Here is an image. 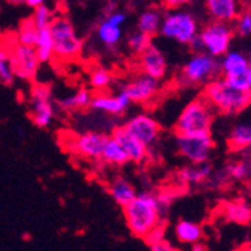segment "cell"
<instances>
[{
  "mask_svg": "<svg viewBox=\"0 0 251 251\" xmlns=\"http://www.w3.org/2000/svg\"><path fill=\"white\" fill-rule=\"evenodd\" d=\"M125 223L132 236L146 241L158 227H164V209L156 196L151 193L135 194L131 201L122 206Z\"/></svg>",
  "mask_w": 251,
  "mask_h": 251,
  "instance_id": "1",
  "label": "cell"
},
{
  "mask_svg": "<svg viewBox=\"0 0 251 251\" xmlns=\"http://www.w3.org/2000/svg\"><path fill=\"white\" fill-rule=\"evenodd\" d=\"M151 44H152V36H149L140 30H137L135 33L129 35V38H128V49L132 54H137V56H139L142 51H145Z\"/></svg>",
  "mask_w": 251,
  "mask_h": 251,
  "instance_id": "33",
  "label": "cell"
},
{
  "mask_svg": "<svg viewBox=\"0 0 251 251\" xmlns=\"http://www.w3.org/2000/svg\"><path fill=\"white\" fill-rule=\"evenodd\" d=\"M35 51L41 63H49L54 60L53 54V36L50 27H42L38 32V41L35 45Z\"/></svg>",
  "mask_w": 251,
  "mask_h": 251,
  "instance_id": "28",
  "label": "cell"
},
{
  "mask_svg": "<svg viewBox=\"0 0 251 251\" xmlns=\"http://www.w3.org/2000/svg\"><path fill=\"white\" fill-rule=\"evenodd\" d=\"M161 80L149 77L146 74H140L139 77L129 80L122 90L129 98L131 104L134 102L146 105L158 97V94L161 92Z\"/></svg>",
  "mask_w": 251,
  "mask_h": 251,
  "instance_id": "12",
  "label": "cell"
},
{
  "mask_svg": "<svg viewBox=\"0 0 251 251\" xmlns=\"http://www.w3.org/2000/svg\"><path fill=\"white\" fill-rule=\"evenodd\" d=\"M108 193L111 196V199L115 200L116 204L119 206H125L128 201H131L134 199V196L137 194L134 185L129 180H126L125 177H116L110 182L108 185Z\"/></svg>",
  "mask_w": 251,
  "mask_h": 251,
  "instance_id": "23",
  "label": "cell"
},
{
  "mask_svg": "<svg viewBox=\"0 0 251 251\" xmlns=\"http://www.w3.org/2000/svg\"><path fill=\"white\" fill-rule=\"evenodd\" d=\"M223 173L238 182H244L250 176V163L247 159H239V161H232L226 166Z\"/></svg>",
  "mask_w": 251,
  "mask_h": 251,
  "instance_id": "31",
  "label": "cell"
},
{
  "mask_svg": "<svg viewBox=\"0 0 251 251\" xmlns=\"http://www.w3.org/2000/svg\"><path fill=\"white\" fill-rule=\"evenodd\" d=\"M224 217L236 224H248L251 218V209L250 204L245 200H233V201H227L224 203L223 208Z\"/></svg>",
  "mask_w": 251,
  "mask_h": 251,
  "instance_id": "25",
  "label": "cell"
},
{
  "mask_svg": "<svg viewBox=\"0 0 251 251\" xmlns=\"http://www.w3.org/2000/svg\"><path fill=\"white\" fill-rule=\"evenodd\" d=\"M235 26V35H239L242 38H248L251 33V14L250 11H241V14L233 20Z\"/></svg>",
  "mask_w": 251,
  "mask_h": 251,
  "instance_id": "34",
  "label": "cell"
},
{
  "mask_svg": "<svg viewBox=\"0 0 251 251\" xmlns=\"http://www.w3.org/2000/svg\"><path fill=\"white\" fill-rule=\"evenodd\" d=\"M129 105L131 101L124 90L119 94L98 92L92 97V102H90V108L108 116H122Z\"/></svg>",
  "mask_w": 251,
  "mask_h": 251,
  "instance_id": "16",
  "label": "cell"
},
{
  "mask_svg": "<svg viewBox=\"0 0 251 251\" xmlns=\"http://www.w3.org/2000/svg\"><path fill=\"white\" fill-rule=\"evenodd\" d=\"M220 75L232 86L251 92V65L242 51H226L220 57Z\"/></svg>",
  "mask_w": 251,
  "mask_h": 251,
  "instance_id": "8",
  "label": "cell"
},
{
  "mask_svg": "<svg viewBox=\"0 0 251 251\" xmlns=\"http://www.w3.org/2000/svg\"><path fill=\"white\" fill-rule=\"evenodd\" d=\"M30 18H32V21L35 23V26L38 29H42V27H50L53 20L56 17L53 14V9L44 3V5H39V6L33 8V14H32Z\"/></svg>",
  "mask_w": 251,
  "mask_h": 251,
  "instance_id": "32",
  "label": "cell"
},
{
  "mask_svg": "<svg viewBox=\"0 0 251 251\" xmlns=\"http://www.w3.org/2000/svg\"><path fill=\"white\" fill-rule=\"evenodd\" d=\"M176 135V148L179 153L184 156L190 164L208 163L215 149V142L211 135V131L203 132H188Z\"/></svg>",
  "mask_w": 251,
  "mask_h": 251,
  "instance_id": "7",
  "label": "cell"
},
{
  "mask_svg": "<svg viewBox=\"0 0 251 251\" xmlns=\"http://www.w3.org/2000/svg\"><path fill=\"white\" fill-rule=\"evenodd\" d=\"M8 2L14 5H20V3H25V0H8Z\"/></svg>",
  "mask_w": 251,
  "mask_h": 251,
  "instance_id": "40",
  "label": "cell"
},
{
  "mask_svg": "<svg viewBox=\"0 0 251 251\" xmlns=\"http://www.w3.org/2000/svg\"><path fill=\"white\" fill-rule=\"evenodd\" d=\"M235 38L232 23L212 20L203 29H199L197 36L191 41L190 49L197 53L203 51L212 57L220 59L226 51H229Z\"/></svg>",
  "mask_w": 251,
  "mask_h": 251,
  "instance_id": "3",
  "label": "cell"
},
{
  "mask_svg": "<svg viewBox=\"0 0 251 251\" xmlns=\"http://www.w3.org/2000/svg\"><path fill=\"white\" fill-rule=\"evenodd\" d=\"M92 97L94 94L90 92L89 89L81 87L78 89L75 94L66 97L63 100L59 101L60 108H63L65 111H74V110H86L90 108V102H92Z\"/></svg>",
  "mask_w": 251,
  "mask_h": 251,
  "instance_id": "27",
  "label": "cell"
},
{
  "mask_svg": "<svg viewBox=\"0 0 251 251\" xmlns=\"http://www.w3.org/2000/svg\"><path fill=\"white\" fill-rule=\"evenodd\" d=\"M204 6L212 20L224 23H233L242 11L239 0H204Z\"/></svg>",
  "mask_w": 251,
  "mask_h": 251,
  "instance_id": "19",
  "label": "cell"
},
{
  "mask_svg": "<svg viewBox=\"0 0 251 251\" xmlns=\"http://www.w3.org/2000/svg\"><path fill=\"white\" fill-rule=\"evenodd\" d=\"M45 2H47V0H25V3L27 6H30L32 9L36 8V6H39V5H44Z\"/></svg>",
  "mask_w": 251,
  "mask_h": 251,
  "instance_id": "38",
  "label": "cell"
},
{
  "mask_svg": "<svg viewBox=\"0 0 251 251\" xmlns=\"http://www.w3.org/2000/svg\"><path fill=\"white\" fill-rule=\"evenodd\" d=\"M50 29L54 59L60 62H73L78 59L83 51V41L77 35L73 23L65 17H59L53 20Z\"/></svg>",
  "mask_w": 251,
  "mask_h": 251,
  "instance_id": "4",
  "label": "cell"
},
{
  "mask_svg": "<svg viewBox=\"0 0 251 251\" xmlns=\"http://www.w3.org/2000/svg\"><path fill=\"white\" fill-rule=\"evenodd\" d=\"M193 0H164V5L169 9H179V8H184L187 5H190Z\"/></svg>",
  "mask_w": 251,
  "mask_h": 251,
  "instance_id": "37",
  "label": "cell"
},
{
  "mask_svg": "<svg viewBox=\"0 0 251 251\" xmlns=\"http://www.w3.org/2000/svg\"><path fill=\"white\" fill-rule=\"evenodd\" d=\"M163 15L164 14L156 8L143 11L139 17V21H137V30H140L153 38L156 33H159V26H161Z\"/></svg>",
  "mask_w": 251,
  "mask_h": 251,
  "instance_id": "26",
  "label": "cell"
},
{
  "mask_svg": "<svg viewBox=\"0 0 251 251\" xmlns=\"http://www.w3.org/2000/svg\"><path fill=\"white\" fill-rule=\"evenodd\" d=\"M14 81H15V74H14L9 59L0 60V83L5 86H11Z\"/></svg>",
  "mask_w": 251,
  "mask_h": 251,
  "instance_id": "35",
  "label": "cell"
},
{
  "mask_svg": "<svg viewBox=\"0 0 251 251\" xmlns=\"http://www.w3.org/2000/svg\"><path fill=\"white\" fill-rule=\"evenodd\" d=\"M113 83L111 71L105 70L102 66H97L89 73V84L95 92H105Z\"/></svg>",
  "mask_w": 251,
  "mask_h": 251,
  "instance_id": "30",
  "label": "cell"
},
{
  "mask_svg": "<svg viewBox=\"0 0 251 251\" xmlns=\"http://www.w3.org/2000/svg\"><path fill=\"white\" fill-rule=\"evenodd\" d=\"M108 139V135L100 131H87L73 137L71 148L73 152L81 158L100 161L104 145Z\"/></svg>",
  "mask_w": 251,
  "mask_h": 251,
  "instance_id": "13",
  "label": "cell"
},
{
  "mask_svg": "<svg viewBox=\"0 0 251 251\" xmlns=\"http://www.w3.org/2000/svg\"><path fill=\"white\" fill-rule=\"evenodd\" d=\"M175 236L180 244L193 245L203 239V229L200 224L194 221L180 220L175 227Z\"/></svg>",
  "mask_w": 251,
  "mask_h": 251,
  "instance_id": "22",
  "label": "cell"
},
{
  "mask_svg": "<svg viewBox=\"0 0 251 251\" xmlns=\"http://www.w3.org/2000/svg\"><path fill=\"white\" fill-rule=\"evenodd\" d=\"M201 97L215 111L223 113V115H238L247 110L251 102V92H245V90L232 86L220 75L203 84Z\"/></svg>",
  "mask_w": 251,
  "mask_h": 251,
  "instance_id": "2",
  "label": "cell"
},
{
  "mask_svg": "<svg viewBox=\"0 0 251 251\" xmlns=\"http://www.w3.org/2000/svg\"><path fill=\"white\" fill-rule=\"evenodd\" d=\"M124 126L148 148L153 146L159 139V134H161V125L148 113H140V115L132 116Z\"/></svg>",
  "mask_w": 251,
  "mask_h": 251,
  "instance_id": "14",
  "label": "cell"
},
{
  "mask_svg": "<svg viewBox=\"0 0 251 251\" xmlns=\"http://www.w3.org/2000/svg\"><path fill=\"white\" fill-rule=\"evenodd\" d=\"M126 21V15L119 11L110 12L98 26L97 35L101 44L108 49H115L122 39V26Z\"/></svg>",
  "mask_w": 251,
  "mask_h": 251,
  "instance_id": "17",
  "label": "cell"
},
{
  "mask_svg": "<svg viewBox=\"0 0 251 251\" xmlns=\"http://www.w3.org/2000/svg\"><path fill=\"white\" fill-rule=\"evenodd\" d=\"M215 118V110L203 97L191 101L184 107L175 124V132H203L211 131Z\"/></svg>",
  "mask_w": 251,
  "mask_h": 251,
  "instance_id": "6",
  "label": "cell"
},
{
  "mask_svg": "<svg viewBox=\"0 0 251 251\" xmlns=\"http://www.w3.org/2000/svg\"><path fill=\"white\" fill-rule=\"evenodd\" d=\"M149 248L152 251H173V250H176L166 238H161V239H156L153 242H149Z\"/></svg>",
  "mask_w": 251,
  "mask_h": 251,
  "instance_id": "36",
  "label": "cell"
},
{
  "mask_svg": "<svg viewBox=\"0 0 251 251\" xmlns=\"http://www.w3.org/2000/svg\"><path fill=\"white\" fill-rule=\"evenodd\" d=\"M111 137L113 139H116L119 142V145L124 148L129 163H134V164H145L148 159H149V148L142 143L139 139H135V137L128 132L125 129V126H116L111 132Z\"/></svg>",
  "mask_w": 251,
  "mask_h": 251,
  "instance_id": "15",
  "label": "cell"
},
{
  "mask_svg": "<svg viewBox=\"0 0 251 251\" xmlns=\"http://www.w3.org/2000/svg\"><path fill=\"white\" fill-rule=\"evenodd\" d=\"M159 33L182 45H190L199 33V21L194 14L182 8L170 9L163 15Z\"/></svg>",
  "mask_w": 251,
  "mask_h": 251,
  "instance_id": "5",
  "label": "cell"
},
{
  "mask_svg": "<svg viewBox=\"0 0 251 251\" xmlns=\"http://www.w3.org/2000/svg\"><path fill=\"white\" fill-rule=\"evenodd\" d=\"M38 32H39V29L35 26L32 18L23 20L18 27V32L15 35V41L21 45H27V47L35 49L36 41H38Z\"/></svg>",
  "mask_w": 251,
  "mask_h": 251,
  "instance_id": "29",
  "label": "cell"
},
{
  "mask_svg": "<svg viewBox=\"0 0 251 251\" xmlns=\"http://www.w3.org/2000/svg\"><path fill=\"white\" fill-rule=\"evenodd\" d=\"M139 70L142 74L163 80L167 74V60L163 51L153 44L139 54Z\"/></svg>",
  "mask_w": 251,
  "mask_h": 251,
  "instance_id": "18",
  "label": "cell"
},
{
  "mask_svg": "<svg viewBox=\"0 0 251 251\" xmlns=\"http://www.w3.org/2000/svg\"><path fill=\"white\" fill-rule=\"evenodd\" d=\"M220 75V60L203 51L194 53L182 68V80L187 84L203 86Z\"/></svg>",
  "mask_w": 251,
  "mask_h": 251,
  "instance_id": "10",
  "label": "cell"
},
{
  "mask_svg": "<svg viewBox=\"0 0 251 251\" xmlns=\"http://www.w3.org/2000/svg\"><path fill=\"white\" fill-rule=\"evenodd\" d=\"M29 116L35 126L49 128L56 116L51 87L44 83H35L29 97Z\"/></svg>",
  "mask_w": 251,
  "mask_h": 251,
  "instance_id": "9",
  "label": "cell"
},
{
  "mask_svg": "<svg viewBox=\"0 0 251 251\" xmlns=\"http://www.w3.org/2000/svg\"><path fill=\"white\" fill-rule=\"evenodd\" d=\"M100 161H102L108 166H113V167H124L125 164L129 163V159L124 151V148L119 145V142L116 139H113L111 135H108Z\"/></svg>",
  "mask_w": 251,
  "mask_h": 251,
  "instance_id": "21",
  "label": "cell"
},
{
  "mask_svg": "<svg viewBox=\"0 0 251 251\" xmlns=\"http://www.w3.org/2000/svg\"><path fill=\"white\" fill-rule=\"evenodd\" d=\"M229 149L235 153H242L244 151H248L251 146V126L250 124H238L233 126L229 140H227Z\"/></svg>",
  "mask_w": 251,
  "mask_h": 251,
  "instance_id": "24",
  "label": "cell"
},
{
  "mask_svg": "<svg viewBox=\"0 0 251 251\" xmlns=\"http://www.w3.org/2000/svg\"><path fill=\"white\" fill-rule=\"evenodd\" d=\"M248 2H250V0H239V3H241V5H247Z\"/></svg>",
  "mask_w": 251,
  "mask_h": 251,
  "instance_id": "41",
  "label": "cell"
},
{
  "mask_svg": "<svg viewBox=\"0 0 251 251\" xmlns=\"http://www.w3.org/2000/svg\"><path fill=\"white\" fill-rule=\"evenodd\" d=\"M191 248H193L194 251H204V250H206V245H201L200 242H196V244L191 245Z\"/></svg>",
  "mask_w": 251,
  "mask_h": 251,
  "instance_id": "39",
  "label": "cell"
},
{
  "mask_svg": "<svg viewBox=\"0 0 251 251\" xmlns=\"http://www.w3.org/2000/svg\"><path fill=\"white\" fill-rule=\"evenodd\" d=\"M9 62L14 70L15 78L33 81L38 70H39V59L33 47L21 45L14 39V44L9 45Z\"/></svg>",
  "mask_w": 251,
  "mask_h": 251,
  "instance_id": "11",
  "label": "cell"
},
{
  "mask_svg": "<svg viewBox=\"0 0 251 251\" xmlns=\"http://www.w3.org/2000/svg\"><path fill=\"white\" fill-rule=\"evenodd\" d=\"M212 175V167L208 163L201 164H188L187 167L180 169L177 173L179 180L184 185H200L206 184V180Z\"/></svg>",
  "mask_w": 251,
  "mask_h": 251,
  "instance_id": "20",
  "label": "cell"
}]
</instances>
